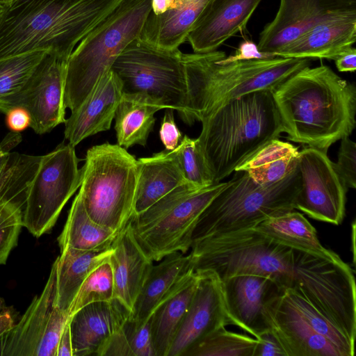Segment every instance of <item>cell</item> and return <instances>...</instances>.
<instances>
[{
	"mask_svg": "<svg viewBox=\"0 0 356 356\" xmlns=\"http://www.w3.org/2000/svg\"><path fill=\"white\" fill-rule=\"evenodd\" d=\"M264 314L286 356H343L332 343L312 328L283 291L268 302Z\"/></svg>",
	"mask_w": 356,
	"mask_h": 356,
	"instance_id": "cell-20",
	"label": "cell"
},
{
	"mask_svg": "<svg viewBox=\"0 0 356 356\" xmlns=\"http://www.w3.org/2000/svg\"><path fill=\"white\" fill-rule=\"evenodd\" d=\"M114 298V281L109 261L96 267L81 285L68 311L71 316L84 306Z\"/></svg>",
	"mask_w": 356,
	"mask_h": 356,
	"instance_id": "cell-38",
	"label": "cell"
},
{
	"mask_svg": "<svg viewBox=\"0 0 356 356\" xmlns=\"http://www.w3.org/2000/svg\"><path fill=\"white\" fill-rule=\"evenodd\" d=\"M272 92L289 140L327 153L355 127L356 87L327 65L305 67Z\"/></svg>",
	"mask_w": 356,
	"mask_h": 356,
	"instance_id": "cell-1",
	"label": "cell"
},
{
	"mask_svg": "<svg viewBox=\"0 0 356 356\" xmlns=\"http://www.w3.org/2000/svg\"><path fill=\"white\" fill-rule=\"evenodd\" d=\"M117 234L91 219L78 193L58 243L60 250L67 247L82 250L104 249L111 246Z\"/></svg>",
	"mask_w": 356,
	"mask_h": 356,
	"instance_id": "cell-33",
	"label": "cell"
},
{
	"mask_svg": "<svg viewBox=\"0 0 356 356\" xmlns=\"http://www.w3.org/2000/svg\"><path fill=\"white\" fill-rule=\"evenodd\" d=\"M40 51L0 60V99L17 92L47 54Z\"/></svg>",
	"mask_w": 356,
	"mask_h": 356,
	"instance_id": "cell-39",
	"label": "cell"
},
{
	"mask_svg": "<svg viewBox=\"0 0 356 356\" xmlns=\"http://www.w3.org/2000/svg\"><path fill=\"white\" fill-rule=\"evenodd\" d=\"M130 316L131 311L115 298L81 308L69 317L73 356H99Z\"/></svg>",
	"mask_w": 356,
	"mask_h": 356,
	"instance_id": "cell-21",
	"label": "cell"
},
{
	"mask_svg": "<svg viewBox=\"0 0 356 356\" xmlns=\"http://www.w3.org/2000/svg\"><path fill=\"white\" fill-rule=\"evenodd\" d=\"M353 11L355 0H280L275 18L260 33L258 48L275 56L319 22Z\"/></svg>",
	"mask_w": 356,
	"mask_h": 356,
	"instance_id": "cell-16",
	"label": "cell"
},
{
	"mask_svg": "<svg viewBox=\"0 0 356 356\" xmlns=\"http://www.w3.org/2000/svg\"><path fill=\"white\" fill-rule=\"evenodd\" d=\"M109 257L114 298L131 312L151 270L152 261L135 238L130 222L116 235Z\"/></svg>",
	"mask_w": 356,
	"mask_h": 356,
	"instance_id": "cell-26",
	"label": "cell"
},
{
	"mask_svg": "<svg viewBox=\"0 0 356 356\" xmlns=\"http://www.w3.org/2000/svg\"><path fill=\"white\" fill-rule=\"evenodd\" d=\"M298 147L274 139L236 170H245L259 184H269L284 177L298 161ZM235 170V171H236Z\"/></svg>",
	"mask_w": 356,
	"mask_h": 356,
	"instance_id": "cell-34",
	"label": "cell"
},
{
	"mask_svg": "<svg viewBox=\"0 0 356 356\" xmlns=\"http://www.w3.org/2000/svg\"><path fill=\"white\" fill-rule=\"evenodd\" d=\"M300 188L295 209L309 217L339 225L346 213L348 189L337 175L327 153L307 147L299 152Z\"/></svg>",
	"mask_w": 356,
	"mask_h": 356,
	"instance_id": "cell-15",
	"label": "cell"
},
{
	"mask_svg": "<svg viewBox=\"0 0 356 356\" xmlns=\"http://www.w3.org/2000/svg\"><path fill=\"white\" fill-rule=\"evenodd\" d=\"M209 0H151L138 38L161 49L185 42Z\"/></svg>",
	"mask_w": 356,
	"mask_h": 356,
	"instance_id": "cell-23",
	"label": "cell"
},
{
	"mask_svg": "<svg viewBox=\"0 0 356 356\" xmlns=\"http://www.w3.org/2000/svg\"><path fill=\"white\" fill-rule=\"evenodd\" d=\"M56 261L42 292L1 338V356H56L69 317L55 306Z\"/></svg>",
	"mask_w": 356,
	"mask_h": 356,
	"instance_id": "cell-13",
	"label": "cell"
},
{
	"mask_svg": "<svg viewBox=\"0 0 356 356\" xmlns=\"http://www.w3.org/2000/svg\"><path fill=\"white\" fill-rule=\"evenodd\" d=\"M183 54L161 49L136 38L115 60L111 70L122 83L123 94L148 97L163 109L177 111L192 124L188 111Z\"/></svg>",
	"mask_w": 356,
	"mask_h": 356,
	"instance_id": "cell-10",
	"label": "cell"
},
{
	"mask_svg": "<svg viewBox=\"0 0 356 356\" xmlns=\"http://www.w3.org/2000/svg\"><path fill=\"white\" fill-rule=\"evenodd\" d=\"M161 109L147 96L123 94L114 117L117 144L126 149L135 145L145 147L155 124L154 114Z\"/></svg>",
	"mask_w": 356,
	"mask_h": 356,
	"instance_id": "cell-31",
	"label": "cell"
},
{
	"mask_svg": "<svg viewBox=\"0 0 356 356\" xmlns=\"http://www.w3.org/2000/svg\"><path fill=\"white\" fill-rule=\"evenodd\" d=\"M150 318L145 323L131 317L109 339L99 356H155L152 346Z\"/></svg>",
	"mask_w": 356,
	"mask_h": 356,
	"instance_id": "cell-36",
	"label": "cell"
},
{
	"mask_svg": "<svg viewBox=\"0 0 356 356\" xmlns=\"http://www.w3.org/2000/svg\"><path fill=\"white\" fill-rule=\"evenodd\" d=\"M6 115L7 125L13 131L19 132L30 126V115L24 108H13Z\"/></svg>",
	"mask_w": 356,
	"mask_h": 356,
	"instance_id": "cell-45",
	"label": "cell"
},
{
	"mask_svg": "<svg viewBox=\"0 0 356 356\" xmlns=\"http://www.w3.org/2000/svg\"><path fill=\"white\" fill-rule=\"evenodd\" d=\"M12 0H0V3L5 5L8 3H9L10 1H11Z\"/></svg>",
	"mask_w": 356,
	"mask_h": 356,
	"instance_id": "cell-50",
	"label": "cell"
},
{
	"mask_svg": "<svg viewBox=\"0 0 356 356\" xmlns=\"http://www.w3.org/2000/svg\"><path fill=\"white\" fill-rule=\"evenodd\" d=\"M138 161L139 173L133 215L144 211L177 187L189 184L172 150H163Z\"/></svg>",
	"mask_w": 356,
	"mask_h": 356,
	"instance_id": "cell-28",
	"label": "cell"
},
{
	"mask_svg": "<svg viewBox=\"0 0 356 356\" xmlns=\"http://www.w3.org/2000/svg\"><path fill=\"white\" fill-rule=\"evenodd\" d=\"M283 292L286 298L316 332L332 343L343 356L354 355L355 343L352 342L339 329L309 303L297 289L287 288Z\"/></svg>",
	"mask_w": 356,
	"mask_h": 356,
	"instance_id": "cell-37",
	"label": "cell"
},
{
	"mask_svg": "<svg viewBox=\"0 0 356 356\" xmlns=\"http://www.w3.org/2000/svg\"><path fill=\"white\" fill-rule=\"evenodd\" d=\"M161 140L165 150L172 151L180 143L182 134L175 121L174 110L165 108L159 130Z\"/></svg>",
	"mask_w": 356,
	"mask_h": 356,
	"instance_id": "cell-42",
	"label": "cell"
},
{
	"mask_svg": "<svg viewBox=\"0 0 356 356\" xmlns=\"http://www.w3.org/2000/svg\"><path fill=\"white\" fill-rule=\"evenodd\" d=\"M75 147L64 143L41 156L26 193L23 227L40 237L56 224L63 207L80 187L81 170Z\"/></svg>",
	"mask_w": 356,
	"mask_h": 356,
	"instance_id": "cell-12",
	"label": "cell"
},
{
	"mask_svg": "<svg viewBox=\"0 0 356 356\" xmlns=\"http://www.w3.org/2000/svg\"><path fill=\"white\" fill-rule=\"evenodd\" d=\"M257 339L253 356H286L280 341L270 328Z\"/></svg>",
	"mask_w": 356,
	"mask_h": 356,
	"instance_id": "cell-44",
	"label": "cell"
},
{
	"mask_svg": "<svg viewBox=\"0 0 356 356\" xmlns=\"http://www.w3.org/2000/svg\"><path fill=\"white\" fill-rule=\"evenodd\" d=\"M41 156L10 152L0 172V265L17 245L29 185Z\"/></svg>",
	"mask_w": 356,
	"mask_h": 356,
	"instance_id": "cell-17",
	"label": "cell"
},
{
	"mask_svg": "<svg viewBox=\"0 0 356 356\" xmlns=\"http://www.w3.org/2000/svg\"><path fill=\"white\" fill-rule=\"evenodd\" d=\"M112 247L82 250L70 247L60 250L56 259L55 306L68 316L70 307L85 279L99 265L109 260ZM69 317V316H68Z\"/></svg>",
	"mask_w": 356,
	"mask_h": 356,
	"instance_id": "cell-29",
	"label": "cell"
},
{
	"mask_svg": "<svg viewBox=\"0 0 356 356\" xmlns=\"http://www.w3.org/2000/svg\"><path fill=\"white\" fill-rule=\"evenodd\" d=\"M15 323V311L6 305L3 298L0 297V339L11 330Z\"/></svg>",
	"mask_w": 356,
	"mask_h": 356,
	"instance_id": "cell-46",
	"label": "cell"
},
{
	"mask_svg": "<svg viewBox=\"0 0 356 356\" xmlns=\"http://www.w3.org/2000/svg\"><path fill=\"white\" fill-rule=\"evenodd\" d=\"M273 54L261 52L259 51L257 44L251 40H244L242 42L234 55L229 57H223L219 60L221 63H229L240 60H248L254 59H269L273 58Z\"/></svg>",
	"mask_w": 356,
	"mask_h": 356,
	"instance_id": "cell-43",
	"label": "cell"
},
{
	"mask_svg": "<svg viewBox=\"0 0 356 356\" xmlns=\"http://www.w3.org/2000/svg\"><path fill=\"white\" fill-rule=\"evenodd\" d=\"M197 138L213 184L229 176L284 132L273 92L258 90L220 106L201 121Z\"/></svg>",
	"mask_w": 356,
	"mask_h": 356,
	"instance_id": "cell-3",
	"label": "cell"
},
{
	"mask_svg": "<svg viewBox=\"0 0 356 356\" xmlns=\"http://www.w3.org/2000/svg\"><path fill=\"white\" fill-rule=\"evenodd\" d=\"M199 277V274L194 272L158 306L150 316L151 341L155 356H168L193 297Z\"/></svg>",
	"mask_w": 356,
	"mask_h": 356,
	"instance_id": "cell-30",
	"label": "cell"
},
{
	"mask_svg": "<svg viewBox=\"0 0 356 356\" xmlns=\"http://www.w3.org/2000/svg\"><path fill=\"white\" fill-rule=\"evenodd\" d=\"M356 41V11L341 14L319 22L275 56L334 60Z\"/></svg>",
	"mask_w": 356,
	"mask_h": 356,
	"instance_id": "cell-25",
	"label": "cell"
},
{
	"mask_svg": "<svg viewBox=\"0 0 356 356\" xmlns=\"http://www.w3.org/2000/svg\"><path fill=\"white\" fill-rule=\"evenodd\" d=\"M122 95L121 81L110 70L65 120L64 135L68 143L75 147L90 136L109 130Z\"/></svg>",
	"mask_w": 356,
	"mask_h": 356,
	"instance_id": "cell-24",
	"label": "cell"
},
{
	"mask_svg": "<svg viewBox=\"0 0 356 356\" xmlns=\"http://www.w3.org/2000/svg\"><path fill=\"white\" fill-rule=\"evenodd\" d=\"M300 188L298 161L284 177L269 184L256 182L245 170L234 171L199 216L192 244L209 236L253 228L268 218L294 210Z\"/></svg>",
	"mask_w": 356,
	"mask_h": 356,
	"instance_id": "cell-5",
	"label": "cell"
},
{
	"mask_svg": "<svg viewBox=\"0 0 356 356\" xmlns=\"http://www.w3.org/2000/svg\"><path fill=\"white\" fill-rule=\"evenodd\" d=\"M191 249L195 273L210 270L220 280L254 274L273 279L284 290L292 286L293 248L253 228L209 236Z\"/></svg>",
	"mask_w": 356,
	"mask_h": 356,
	"instance_id": "cell-7",
	"label": "cell"
},
{
	"mask_svg": "<svg viewBox=\"0 0 356 356\" xmlns=\"http://www.w3.org/2000/svg\"><path fill=\"white\" fill-rule=\"evenodd\" d=\"M293 255L291 288L355 343L356 286L351 267L332 250L317 254L293 249Z\"/></svg>",
	"mask_w": 356,
	"mask_h": 356,
	"instance_id": "cell-11",
	"label": "cell"
},
{
	"mask_svg": "<svg viewBox=\"0 0 356 356\" xmlns=\"http://www.w3.org/2000/svg\"><path fill=\"white\" fill-rule=\"evenodd\" d=\"M79 193L97 224L118 234L134 214L138 161L118 144L88 149Z\"/></svg>",
	"mask_w": 356,
	"mask_h": 356,
	"instance_id": "cell-8",
	"label": "cell"
},
{
	"mask_svg": "<svg viewBox=\"0 0 356 356\" xmlns=\"http://www.w3.org/2000/svg\"><path fill=\"white\" fill-rule=\"evenodd\" d=\"M253 229L293 249L317 254L331 252L320 243L314 226L302 213L294 210L268 218Z\"/></svg>",
	"mask_w": 356,
	"mask_h": 356,
	"instance_id": "cell-32",
	"label": "cell"
},
{
	"mask_svg": "<svg viewBox=\"0 0 356 356\" xmlns=\"http://www.w3.org/2000/svg\"><path fill=\"white\" fill-rule=\"evenodd\" d=\"M56 356H73L69 319L64 327L58 344Z\"/></svg>",
	"mask_w": 356,
	"mask_h": 356,
	"instance_id": "cell-49",
	"label": "cell"
},
{
	"mask_svg": "<svg viewBox=\"0 0 356 356\" xmlns=\"http://www.w3.org/2000/svg\"><path fill=\"white\" fill-rule=\"evenodd\" d=\"M225 53L183 54L188 111L191 124L245 94L273 91L289 77L310 66V59L274 57L221 63Z\"/></svg>",
	"mask_w": 356,
	"mask_h": 356,
	"instance_id": "cell-4",
	"label": "cell"
},
{
	"mask_svg": "<svg viewBox=\"0 0 356 356\" xmlns=\"http://www.w3.org/2000/svg\"><path fill=\"white\" fill-rule=\"evenodd\" d=\"M194 273L191 254L176 252L153 265L135 301L131 317L145 323L158 306Z\"/></svg>",
	"mask_w": 356,
	"mask_h": 356,
	"instance_id": "cell-27",
	"label": "cell"
},
{
	"mask_svg": "<svg viewBox=\"0 0 356 356\" xmlns=\"http://www.w3.org/2000/svg\"><path fill=\"white\" fill-rule=\"evenodd\" d=\"M257 339L220 327L189 348L183 356H253Z\"/></svg>",
	"mask_w": 356,
	"mask_h": 356,
	"instance_id": "cell-35",
	"label": "cell"
},
{
	"mask_svg": "<svg viewBox=\"0 0 356 356\" xmlns=\"http://www.w3.org/2000/svg\"><path fill=\"white\" fill-rule=\"evenodd\" d=\"M172 152L184 178L189 184L200 188L213 184V177L197 138H191L185 135Z\"/></svg>",
	"mask_w": 356,
	"mask_h": 356,
	"instance_id": "cell-40",
	"label": "cell"
},
{
	"mask_svg": "<svg viewBox=\"0 0 356 356\" xmlns=\"http://www.w3.org/2000/svg\"><path fill=\"white\" fill-rule=\"evenodd\" d=\"M261 0H209L187 37L193 53L216 51L244 29Z\"/></svg>",
	"mask_w": 356,
	"mask_h": 356,
	"instance_id": "cell-22",
	"label": "cell"
},
{
	"mask_svg": "<svg viewBox=\"0 0 356 356\" xmlns=\"http://www.w3.org/2000/svg\"><path fill=\"white\" fill-rule=\"evenodd\" d=\"M3 9H4V5L0 3V15L3 13Z\"/></svg>",
	"mask_w": 356,
	"mask_h": 356,
	"instance_id": "cell-51",
	"label": "cell"
},
{
	"mask_svg": "<svg viewBox=\"0 0 356 356\" xmlns=\"http://www.w3.org/2000/svg\"><path fill=\"white\" fill-rule=\"evenodd\" d=\"M220 181L206 187L181 185L129 220L134 235L152 261L191 249L197 220L213 198L225 187Z\"/></svg>",
	"mask_w": 356,
	"mask_h": 356,
	"instance_id": "cell-9",
	"label": "cell"
},
{
	"mask_svg": "<svg viewBox=\"0 0 356 356\" xmlns=\"http://www.w3.org/2000/svg\"><path fill=\"white\" fill-rule=\"evenodd\" d=\"M124 0H12L0 15V60L44 51L68 60Z\"/></svg>",
	"mask_w": 356,
	"mask_h": 356,
	"instance_id": "cell-2",
	"label": "cell"
},
{
	"mask_svg": "<svg viewBox=\"0 0 356 356\" xmlns=\"http://www.w3.org/2000/svg\"><path fill=\"white\" fill-rule=\"evenodd\" d=\"M220 282L229 325L257 339L269 329L266 305L284 289L273 279L254 274L234 275Z\"/></svg>",
	"mask_w": 356,
	"mask_h": 356,
	"instance_id": "cell-18",
	"label": "cell"
},
{
	"mask_svg": "<svg viewBox=\"0 0 356 356\" xmlns=\"http://www.w3.org/2000/svg\"><path fill=\"white\" fill-rule=\"evenodd\" d=\"M334 60L339 72H354L356 70V49L352 47Z\"/></svg>",
	"mask_w": 356,
	"mask_h": 356,
	"instance_id": "cell-48",
	"label": "cell"
},
{
	"mask_svg": "<svg viewBox=\"0 0 356 356\" xmlns=\"http://www.w3.org/2000/svg\"><path fill=\"white\" fill-rule=\"evenodd\" d=\"M150 5L151 0H124L76 45L67 63L66 108L76 111L122 51L139 36Z\"/></svg>",
	"mask_w": 356,
	"mask_h": 356,
	"instance_id": "cell-6",
	"label": "cell"
},
{
	"mask_svg": "<svg viewBox=\"0 0 356 356\" xmlns=\"http://www.w3.org/2000/svg\"><path fill=\"white\" fill-rule=\"evenodd\" d=\"M21 140L20 134L13 131L8 133L0 143V172L8 161L11 149Z\"/></svg>",
	"mask_w": 356,
	"mask_h": 356,
	"instance_id": "cell-47",
	"label": "cell"
},
{
	"mask_svg": "<svg viewBox=\"0 0 356 356\" xmlns=\"http://www.w3.org/2000/svg\"><path fill=\"white\" fill-rule=\"evenodd\" d=\"M197 273L200 277L195 291L168 356H183L199 340L229 325L220 279L210 270Z\"/></svg>",
	"mask_w": 356,
	"mask_h": 356,
	"instance_id": "cell-19",
	"label": "cell"
},
{
	"mask_svg": "<svg viewBox=\"0 0 356 356\" xmlns=\"http://www.w3.org/2000/svg\"><path fill=\"white\" fill-rule=\"evenodd\" d=\"M333 166L347 189L356 188V144L349 136L341 139L337 161Z\"/></svg>",
	"mask_w": 356,
	"mask_h": 356,
	"instance_id": "cell-41",
	"label": "cell"
},
{
	"mask_svg": "<svg viewBox=\"0 0 356 356\" xmlns=\"http://www.w3.org/2000/svg\"><path fill=\"white\" fill-rule=\"evenodd\" d=\"M67 63V60L47 53L20 90L0 99V112L25 109L31 118L29 127L38 134L64 123Z\"/></svg>",
	"mask_w": 356,
	"mask_h": 356,
	"instance_id": "cell-14",
	"label": "cell"
}]
</instances>
